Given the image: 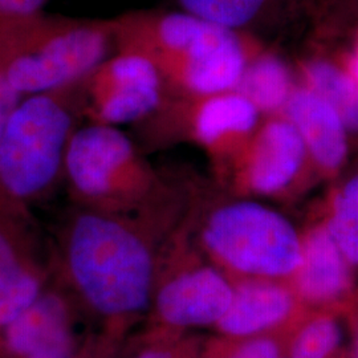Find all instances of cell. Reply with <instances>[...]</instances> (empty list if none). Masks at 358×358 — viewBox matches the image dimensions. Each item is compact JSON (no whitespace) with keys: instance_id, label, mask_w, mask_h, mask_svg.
I'll return each mask as SVG.
<instances>
[{"instance_id":"30bf717a","label":"cell","mask_w":358,"mask_h":358,"mask_svg":"<svg viewBox=\"0 0 358 358\" xmlns=\"http://www.w3.org/2000/svg\"><path fill=\"white\" fill-rule=\"evenodd\" d=\"M84 117L90 124L118 127L138 124L164 101L165 83L148 59L115 53L83 84Z\"/></svg>"},{"instance_id":"3957f363","label":"cell","mask_w":358,"mask_h":358,"mask_svg":"<svg viewBox=\"0 0 358 358\" xmlns=\"http://www.w3.org/2000/svg\"><path fill=\"white\" fill-rule=\"evenodd\" d=\"M83 83L24 97L0 138V213L31 207L64 178L71 140L84 117Z\"/></svg>"},{"instance_id":"cb8c5ba5","label":"cell","mask_w":358,"mask_h":358,"mask_svg":"<svg viewBox=\"0 0 358 358\" xmlns=\"http://www.w3.org/2000/svg\"><path fill=\"white\" fill-rule=\"evenodd\" d=\"M50 0H0V16H28L43 13Z\"/></svg>"},{"instance_id":"277c9868","label":"cell","mask_w":358,"mask_h":358,"mask_svg":"<svg viewBox=\"0 0 358 358\" xmlns=\"http://www.w3.org/2000/svg\"><path fill=\"white\" fill-rule=\"evenodd\" d=\"M0 17L10 35L8 77L23 97L80 84L115 53L109 19L44 11Z\"/></svg>"},{"instance_id":"7c38bea8","label":"cell","mask_w":358,"mask_h":358,"mask_svg":"<svg viewBox=\"0 0 358 358\" xmlns=\"http://www.w3.org/2000/svg\"><path fill=\"white\" fill-rule=\"evenodd\" d=\"M72 300L63 287L51 284L3 328L7 350L16 358H73Z\"/></svg>"},{"instance_id":"2e32d148","label":"cell","mask_w":358,"mask_h":358,"mask_svg":"<svg viewBox=\"0 0 358 358\" xmlns=\"http://www.w3.org/2000/svg\"><path fill=\"white\" fill-rule=\"evenodd\" d=\"M301 308L289 282L238 280L230 308L217 325L231 337H251L282 327Z\"/></svg>"},{"instance_id":"7402d4cb","label":"cell","mask_w":358,"mask_h":358,"mask_svg":"<svg viewBox=\"0 0 358 358\" xmlns=\"http://www.w3.org/2000/svg\"><path fill=\"white\" fill-rule=\"evenodd\" d=\"M10 35L4 20L0 17V138L13 112L24 97L15 90L8 77Z\"/></svg>"},{"instance_id":"484cf974","label":"cell","mask_w":358,"mask_h":358,"mask_svg":"<svg viewBox=\"0 0 358 358\" xmlns=\"http://www.w3.org/2000/svg\"><path fill=\"white\" fill-rule=\"evenodd\" d=\"M138 358H178L171 350L165 348H149L143 350Z\"/></svg>"},{"instance_id":"e0dca14e","label":"cell","mask_w":358,"mask_h":358,"mask_svg":"<svg viewBox=\"0 0 358 358\" xmlns=\"http://www.w3.org/2000/svg\"><path fill=\"white\" fill-rule=\"evenodd\" d=\"M297 83L315 92L341 118L349 134L358 136V81L338 45L309 43L294 65Z\"/></svg>"},{"instance_id":"d4e9b609","label":"cell","mask_w":358,"mask_h":358,"mask_svg":"<svg viewBox=\"0 0 358 358\" xmlns=\"http://www.w3.org/2000/svg\"><path fill=\"white\" fill-rule=\"evenodd\" d=\"M350 48L345 50L346 64L358 81V29L352 36Z\"/></svg>"},{"instance_id":"4fadbf2b","label":"cell","mask_w":358,"mask_h":358,"mask_svg":"<svg viewBox=\"0 0 358 358\" xmlns=\"http://www.w3.org/2000/svg\"><path fill=\"white\" fill-rule=\"evenodd\" d=\"M301 262L291 285L304 307H329L350 294L352 272L325 222L301 232Z\"/></svg>"},{"instance_id":"5b68a950","label":"cell","mask_w":358,"mask_h":358,"mask_svg":"<svg viewBox=\"0 0 358 358\" xmlns=\"http://www.w3.org/2000/svg\"><path fill=\"white\" fill-rule=\"evenodd\" d=\"M199 251L232 282H291L301 262V234L268 206L222 201L199 219Z\"/></svg>"},{"instance_id":"ba28073f","label":"cell","mask_w":358,"mask_h":358,"mask_svg":"<svg viewBox=\"0 0 358 358\" xmlns=\"http://www.w3.org/2000/svg\"><path fill=\"white\" fill-rule=\"evenodd\" d=\"M176 231L164 244L150 309L170 328L217 324L230 308L234 282Z\"/></svg>"},{"instance_id":"5bb4252c","label":"cell","mask_w":358,"mask_h":358,"mask_svg":"<svg viewBox=\"0 0 358 358\" xmlns=\"http://www.w3.org/2000/svg\"><path fill=\"white\" fill-rule=\"evenodd\" d=\"M320 0H174L179 10L262 38L312 16Z\"/></svg>"},{"instance_id":"ac0fdd59","label":"cell","mask_w":358,"mask_h":358,"mask_svg":"<svg viewBox=\"0 0 358 358\" xmlns=\"http://www.w3.org/2000/svg\"><path fill=\"white\" fill-rule=\"evenodd\" d=\"M296 85L294 68L266 47L248 62L235 92L267 117L282 113Z\"/></svg>"},{"instance_id":"9a60e30c","label":"cell","mask_w":358,"mask_h":358,"mask_svg":"<svg viewBox=\"0 0 358 358\" xmlns=\"http://www.w3.org/2000/svg\"><path fill=\"white\" fill-rule=\"evenodd\" d=\"M280 115L299 131L317 174L331 177L345 165L349 133L332 106L320 96L297 83Z\"/></svg>"},{"instance_id":"d6986e66","label":"cell","mask_w":358,"mask_h":358,"mask_svg":"<svg viewBox=\"0 0 358 358\" xmlns=\"http://www.w3.org/2000/svg\"><path fill=\"white\" fill-rule=\"evenodd\" d=\"M325 226L348 262L358 266V171L333 196Z\"/></svg>"},{"instance_id":"8fae6325","label":"cell","mask_w":358,"mask_h":358,"mask_svg":"<svg viewBox=\"0 0 358 358\" xmlns=\"http://www.w3.org/2000/svg\"><path fill=\"white\" fill-rule=\"evenodd\" d=\"M52 278V254L41 247L34 217L0 213V329L31 306Z\"/></svg>"},{"instance_id":"52a82bcc","label":"cell","mask_w":358,"mask_h":358,"mask_svg":"<svg viewBox=\"0 0 358 358\" xmlns=\"http://www.w3.org/2000/svg\"><path fill=\"white\" fill-rule=\"evenodd\" d=\"M263 115L241 93L203 97L165 94L159 108L136 124L148 148L192 142L205 152L219 176L227 178Z\"/></svg>"},{"instance_id":"9c48e42d","label":"cell","mask_w":358,"mask_h":358,"mask_svg":"<svg viewBox=\"0 0 358 358\" xmlns=\"http://www.w3.org/2000/svg\"><path fill=\"white\" fill-rule=\"evenodd\" d=\"M315 173L299 131L275 115L262 118L227 179L243 195L282 199L300 192Z\"/></svg>"},{"instance_id":"7a4b0ae2","label":"cell","mask_w":358,"mask_h":358,"mask_svg":"<svg viewBox=\"0 0 358 358\" xmlns=\"http://www.w3.org/2000/svg\"><path fill=\"white\" fill-rule=\"evenodd\" d=\"M115 53L137 55L159 71L167 94L203 97L235 90L263 38L186 11L137 10L110 17Z\"/></svg>"},{"instance_id":"4316f807","label":"cell","mask_w":358,"mask_h":358,"mask_svg":"<svg viewBox=\"0 0 358 358\" xmlns=\"http://www.w3.org/2000/svg\"><path fill=\"white\" fill-rule=\"evenodd\" d=\"M352 358H358V332L353 343V349H352Z\"/></svg>"},{"instance_id":"8992f818","label":"cell","mask_w":358,"mask_h":358,"mask_svg":"<svg viewBox=\"0 0 358 358\" xmlns=\"http://www.w3.org/2000/svg\"><path fill=\"white\" fill-rule=\"evenodd\" d=\"M64 179L76 207L133 214L166 196V185L140 148L115 127L88 124L75 131Z\"/></svg>"},{"instance_id":"603a6c76","label":"cell","mask_w":358,"mask_h":358,"mask_svg":"<svg viewBox=\"0 0 358 358\" xmlns=\"http://www.w3.org/2000/svg\"><path fill=\"white\" fill-rule=\"evenodd\" d=\"M279 345L267 337H257L245 341L242 345L231 350L226 357L222 358H279Z\"/></svg>"},{"instance_id":"ffe728a7","label":"cell","mask_w":358,"mask_h":358,"mask_svg":"<svg viewBox=\"0 0 358 358\" xmlns=\"http://www.w3.org/2000/svg\"><path fill=\"white\" fill-rule=\"evenodd\" d=\"M358 29V0H320L309 17V43L338 45Z\"/></svg>"},{"instance_id":"6da1fadb","label":"cell","mask_w":358,"mask_h":358,"mask_svg":"<svg viewBox=\"0 0 358 358\" xmlns=\"http://www.w3.org/2000/svg\"><path fill=\"white\" fill-rule=\"evenodd\" d=\"M165 202L133 214L76 207L52 252L56 282L106 320H127L150 309L161 251L173 235Z\"/></svg>"},{"instance_id":"44dd1931","label":"cell","mask_w":358,"mask_h":358,"mask_svg":"<svg viewBox=\"0 0 358 358\" xmlns=\"http://www.w3.org/2000/svg\"><path fill=\"white\" fill-rule=\"evenodd\" d=\"M343 340L340 324L328 315L308 320L294 337L292 358H331Z\"/></svg>"}]
</instances>
